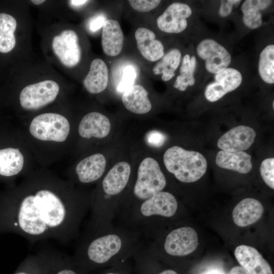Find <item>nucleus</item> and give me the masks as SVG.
Instances as JSON below:
<instances>
[{
  "label": "nucleus",
  "instance_id": "obj_1",
  "mask_svg": "<svg viewBox=\"0 0 274 274\" xmlns=\"http://www.w3.org/2000/svg\"><path fill=\"white\" fill-rule=\"evenodd\" d=\"M89 211V200L72 183L40 167L0 195V234L66 244L79 238Z\"/></svg>",
  "mask_w": 274,
  "mask_h": 274
},
{
  "label": "nucleus",
  "instance_id": "obj_2",
  "mask_svg": "<svg viewBox=\"0 0 274 274\" xmlns=\"http://www.w3.org/2000/svg\"><path fill=\"white\" fill-rule=\"evenodd\" d=\"M140 237L134 232L113 224L85 229L76 248L75 257L83 265L91 267L118 265L141 250Z\"/></svg>",
  "mask_w": 274,
  "mask_h": 274
},
{
  "label": "nucleus",
  "instance_id": "obj_3",
  "mask_svg": "<svg viewBox=\"0 0 274 274\" xmlns=\"http://www.w3.org/2000/svg\"><path fill=\"white\" fill-rule=\"evenodd\" d=\"M24 136L37 165L47 167L63 159L70 149L73 124L56 112L39 113L22 124Z\"/></svg>",
  "mask_w": 274,
  "mask_h": 274
},
{
  "label": "nucleus",
  "instance_id": "obj_4",
  "mask_svg": "<svg viewBox=\"0 0 274 274\" xmlns=\"http://www.w3.org/2000/svg\"><path fill=\"white\" fill-rule=\"evenodd\" d=\"M178 207L177 200L172 193L159 191L138 204L118 225L145 237L156 217H172Z\"/></svg>",
  "mask_w": 274,
  "mask_h": 274
},
{
  "label": "nucleus",
  "instance_id": "obj_5",
  "mask_svg": "<svg viewBox=\"0 0 274 274\" xmlns=\"http://www.w3.org/2000/svg\"><path fill=\"white\" fill-rule=\"evenodd\" d=\"M37 165L21 128L13 143L0 148V179L24 177Z\"/></svg>",
  "mask_w": 274,
  "mask_h": 274
},
{
  "label": "nucleus",
  "instance_id": "obj_6",
  "mask_svg": "<svg viewBox=\"0 0 274 274\" xmlns=\"http://www.w3.org/2000/svg\"><path fill=\"white\" fill-rule=\"evenodd\" d=\"M163 162L167 170L183 183L197 181L207 169V160L200 153L186 150L177 146L165 151Z\"/></svg>",
  "mask_w": 274,
  "mask_h": 274
},
{
  "label": "nucleus",
  "instance_id": "obj_7",
  "mask_svg": "<svg viewBox=\"0 0 274 274\" xmlns=\"http://www.w3.org/2000/svg\"><path fill=\"white\" fill-rule=\"evenodd\" d=\"M166 184L165 177L157 161L153 158L146 157L138 168L133 194L142 202L157 192L162 191Z\"/></svg>",
  "mask_w": 274,
  "mask_h": 274
},
{
  "label": "nucleus",
  "instance_id": "obj_8",
  "mask_svg": "<svg viewBox=\"0 0 274 274\" xmlns=\"http://www.w3.org/2000/svg\"><path fill=\"white\" fill-rule=\"evenodd\" d=\"M59 91L58 84L51 80L30 84L20 91L19 104L21 109L26 112H35L54 101Z\"/></svg>",
  "mask_w": 274,
  "mask_h": 274
},
{
  "label": "nucleus",
  "instance_id": "obj_9",
  "mask_svg": "<svg viewBox=\"0 0 274 274\" xmlns=\"http://www.w3.org/2000/svg\"><path fill=\"white\" fill-rule=\"evenodd\" d=\"M196 53L204 61L207 72L214 75L228 67L231 62L228 51L212 39L207 38L200 41L196 46Z\"/></svg>",
  "mask_w": 274,
  "mask_h": 274
},
{
  "label": "nucleus",
  "instance_id": "obj_10",
  "mask_svg": "<svg viewBox=\"0 0 274 274\" xmlns=\"http://www.w3.org/2000/svg\"><path fill=\"white\" fill-rule=\"evenodd\" d=\"M198 245L195 230L191 227H181L173 230L166 236L163 248L168 255L181 257L193 252Z\"/></svg>",
  "mask_w": 274,
  "mask_h": 274
},
{
  "label": "nucleus",
  "instance_id": "obj_11",
  "mask_svg": "<svg viewBox=\"0 0 274 274\" xmlns=\"http://www.w3.org/2000/svg\"><path fill=\"white\" fill-rule=\"evenodd\" d=\"M243 80V75L239 71L227 67L215 75L213 81L206 87L204 96L209 101H217L228 93L236 89L241 85Z\"/></svg>",
  "mask_w": 274,
  "mask_h": 274
},
{
  "label": "nucleus",
  "instance_id": "obj_12",
  "mask_svg": "<svg viewBox=\"0 0 274 274\" xmlns=\"http://www.w3.org/2000/svg\"><path fill=\"white\" fill-rule=\"evenodd\" d=\"M52 45L55 54L64 66L72 67L80 62L81 48L78 35L73 30H65L55 36Z\"/></svg>",
  "mask_w": 274,
  "mask_h": 274
},
{
  "label": "nucleus",
  "instance_id": "obj_13",
  "mask_svg": "<svg viewBox=\"0 0 274 274\" xmlns=\"http://www.w3.org/2000/svg\"><path fill=\"white\" fill-rule=\"evenodd\" d=\"M192 14V9L188 5L173 3L157 18V27L166 33H181L187 28L188 19Z\"/></svg>",
  "mask_w": 274,
  "mask_h": 274
},
{
  "label": "nucleus",
  "instance_id": "obj_14",
  "mask_svg": "<svg viewBox=\"0 0 274 274\" xmlns=\"http://www.w3.org/2000/svg\"><path fill=\"white\" fill-rule=\"evenodd\" d=\"M106 166L105 156L95 153L79 160L69 175H74L68 181L76 180L82 184H88L97 181L103 175Z\"/></svg>",
  "mask_w": 274,
  "mask_h": 274
},
{
  "label": "nucleus",
  "instance_id": "obj_15",
  "mask_svg": "<svg viewBox=\"0 0 274 274\" xmlns=\"http://www.w3.org/2000/svg\"><path fill=\"white\" fill-rule=\"evenodd\" d=\"M256 133L253 128L245 126H236L222 135L217 142L223 151L235 152L249 149L253 144Z\"/></svg>",
  "mask_w": 274,
  "mask_h": 274
},
{
  "label": "nucleus",
  "instance_id": "obj_16",
  "mask_svg": "<svg viewBox=\"0 0 274 274\" xmlns=\"http://www.w3.org/2000/svg\"><path fill=\"white\" fill-rule=\"evenodd\" d=\"M111 123L107 116L97 112H89L80 120L77 127L80 138L90 140L101 139L109 133Z\"/></svg>",
  "mask_w": 274,
  "mask_h": 274
},
{
  "label": "nucleus",
  "instance_id": "obj_17",
  "mask_svg": "<svg viewBox=\"0 0 274 274\" xmlns=\"http://www.w3.org/2000/svg\"><path fill=\"white\" fill-rule=\"evenodd\" d=\"M237 261L249 274H272L270 266L254 248L240 245L234 250Z\"/></svg>",
  "mask_w": 274,
  "mask_h": 274
},
{
  "label": "nucleus",
  "instance_id": "obj_18",
  "mask_svg": "<svg viewBox=\"0 0 274 274\" xmlns=\"http://www.w3.org/2000/svg\"><path fill=\"white\" fill-rule=\"evenodd\" d=\"M134 35L137 48L145 59L155 62L164 55L163 45L161 42L156 39L153 31L142 27L136 30Z\"/></svg>",
  "mask_w": 274,
  "mask_h": 274
},
{
  "label": "nucleus",
  "instance_id": "obj_19",
  "mask_svg": "<svg viewBox=\"0 0 274 274\" xmlns=\"http://www.w3.org/2000/svg\"><path fill=\"white\" fill-rule=\"evenodd\" d=\"M263 211V207L259 201L253 198H246L235 206L232 212V218L236 225L245 227L259 220Z\"/></svg>",
  "mask_w": 274,
  "mask_h": 274
},
{
  "label": "nucleus",
  "instance_id": "obj_20",
  "mask_svg": "<svg viewBox=\"0 0 274 274\" xmlns=\"http://www.w3.org/2000/svg\"><path fill=\"white\" fill-rule=\"evenodd\" d=\"M102 28L101 45L104 53L110 56L119 55L124 43V35L119 22L107 19Z\"/></svg>",
  "mask_w": 274,
  "mask_h": 274
},
{
  "label": "nucleus",
  "instance_id": "obj_21",
  "mask_svg": "<svg viewBox=\"0 0 274 274\" xmlns=\"http://www.w3.org/2000/svg\"><path fill=\"white\" fill-rule=\"evenodd\" d=\"M251 156L244 151L235 152L221 150L216 155L215 162L220 167L247 174L252 168Z\"/></svg>",
  "mask_w": 274,
  "mask_h": 274
},
{
  "label": "nucleus",
  "instance_id": "obj_22",
  "mask_svg": "<svg viewBox=\"0 0 274 274\" xmlns=\"http://www.w3.org/2000/svg\"><path fill=\"white\" fill-rule=\"evenodd\" d=\"M148 92L142 85H133L123 93L122 101L129 111L138 114L148 113L152 108Z\"/></svg>",
  "mask_w": 274,
  "mask_h": 274
},
{
  "label": "nucleus",
  "instance_id": "obj_23",
  "mask_svg": "<svg viewBox=\"0 0 274 274\" xmlns=\"http://www.w3.org/2000/svg\"><path fill=\"white\" fill-rule=\"evenodd\" d=\"M108 83V69L106 63L101 59H94L83 80L85 88L90 93L97 94L106 89Z\"/></svg>",
  "mask_w": 274,
  "mask_h": 274
},
{
  "label": "nucleus",
  "instance_id": "obj_24",
  "mask_svg": "<svg viewBox=\"0 0 274 274\" xmlns=\"http://www.w3.org/2000/svg\"><path fill=\"white\" fill-rule=\"evenodd\" d=\"M273 1L270 0H246L241 5L243 22L250 29L259 28L263 23L262 12L268 9Z\"/></svg>",
  "mask_w": 274,
  "mask_h": 274
},
{
  "label": "nucleus",
  "instance_id": "obj_25",
  "mask_svg": "<svg viewBox=\"0 0 274 274\" xmlns=\"http://www.w3.org/2000/svg\"><path fill=\"white\" fill-rule=\"evenodd\" d=\"M182 53L178 49H173L164 54L154 65L153 72L155 75H161L163 81H168L175 76V72L179 67Z\"/></svg>",
  "mask_w": 274,
  "mask_h": 274
},
{
  "label": "nucleus",
  "instance_id": "obj_26",
  "mask_svg": "<svg viewBox=\"0 0 274 274\" xmlns=\"http://www.w3.org/2000/svg\"><path fill=\"white\" fill-rule=\"evenodd\" d=\"M196 65V57L189 54H185L182 58L179 75L174 82V87L180 91H184L189 86H193L195 83Z\"/></svg>",
  "mask_w": 274,
  "mask_h": 274
},
{
  "label": "nucleus",
  "instance_id": "obj_27",
  "mask_svg": "<svg viewBox=\"0 0 274 274\" xmlns=\"http://www.w3.org/2000/svg\"><path fill=\"white\" fill-rule=\"evenodd\" d=\"M16 27L17 21L14 17L8 14L0 13V52L6 53L14 48Z\"/></svg>",
  "mask_w": 274,
  "mask_h": 274
},
{
  "label": "nucleus",
  "instance_id": "obj_28",
  "mask_svg": "<svg viewBox=\"0 0 274 274\" xmlns=\"http://www.w3.org/2000/svg\"><path fill=\"white\" fill-rule=\"evenodd\" d=\"M258 71L260 77L265 83H274V45H267L259 56Z\"/></svg>",
  "mask_w": 274,
  "mask_h": 274
},
{
  "label": "nucleus",
  "instance_id": "obj_29",
  "mask_svg": "<svg viewBox=\"0 0 274 274\" xmlns=\"http://www.w3.org/2000/svg\"><path fill=\"white\" fill-rule=\"evenodd\" d=\"M136 77L137 72L134 67L131 65L126 66L123 70L121 79L116 87L117 91L123 93L133 85Z\"/></svg>",
  "mask_w": 274,
  "mask_h": 274
},
{
  "label": "nucleus",
  "instance_id": "obj_30",
  "mask_svg": "<svg viewBox=\"0 0 274 274\" xmlns=\"http://www.w3.org/2000/svg\"><path fill=\"white\" fill-rule=\"evenodd\" d=\"M260 175L265 184L274 189V158L263 160L260 166Z\"/></svg>",
  "mask_w": 274,
  "mask_h": 274
},
{
  "label": "nucleus",
  "instance_id": "obj_31",
  "mask_svg": "<svg viewBox=\"0 0 274 274\" xmlns=\"http://www.w3.org/2000/svg\"><path fill=\"white\" fill-rule=\"evenodd\" d=\"M129 4L134 10L146 12L155 9L161 3L159 0H130Z\"/></svg>",
  "mask_w": 274,
  "mask_h": 274
},
{
  "label": "nucleus",
  "instance_id": "obj_32",
  "mask_svg": "<svg viewBox=\"0 0 274 274\" xmlns=\"http://www.w3.org/2000/svg\"><path fill=\"white\" fill-rule=\"evenodd\" d=\"M166 135L158 130H151L146 135V141L148 144L153 147H160L165 142Z\"/></svg>",
  "mask_w": 274,
  "mask_h": 274
},
{
  "label": "nucleus",
  "instance_id": "obj_33",
  "mask_svg": "<svg viewBox=\"0 0 274 274\" xmlns=\"http://www.w3.org/2000/svg\"><path fill=\"white\" fill-rule=\"evenodd\" d=\"M242 2L241 0H226L221 1L219 9V15L221 17L228 16L235 7H237Z\"/></svg>",
  "mask_w": 274,
  "mask_h": 274
},
{
  "label": "nucleus",
  "instance_id": "obj_34",
  "mask_svg": "<svg viewBox=\"0 0 274 274\" xmlns=\"http://www.w3.org/2000/svg\"><path fill=\"white\" fill-rule=\"evenodd\" d=\"M107 20L106 17L103 14L95 16L90 19L88 23L89 30L92 32H95L102 27Z\"/></svg>",
  "mask_w": 274,
  "mask_h": 274
},
{
  "label": "nucleus",
  "instance_id": "obj_35",
  "mask_svg": "<svg viewBox=\"0 0 274 274\" xmlns=\"http://www.w3.org/2000/svg\"><path fill=\"white\" fill-rule=\"evenodd\" d=\"M135 272L136 274H178L176 271L171 269H166L157 273L153 272L137 261Z\"/></svg>",
  "mask_w": 274,
  "mask_h": 274
},
{
  "label": "nucleus",
  "instance_id": "obj_36",
  "mask_svg": "<svg viewBox=\"0 0 274 274\" xmlns=\"http://www.w3.org/2000/svg\"><path fill=\"white\" fill-rule=\"evenodd\" d=\"M125 262L108 267L101 274H132L125 265Z\"/></svg>",
  "mask_w": 274,
  "mask_h": 274
},
{
  "label": "nucleus",
  "instance_id": "obj_37",
  "mask_svg": "<svg viewBox=\"0 0 274 274\" xmlns=\"http://www.w3.org/2000/svg\"><path fill=\"white\" fill-rule=\"evenodd\" d=\"M55 274H80L78 271L71 267H64L59 270Z\"/></svg>",
  "mask_w": 274,
  "mask_h": 274
},
{
  "label": "nucleus",
  "instance_id": "obj_38",
  "mask_svg": "<svg viewBox=\"0 0 274 274\" xmlns=\"http://www.w3.org/2000/svg\"><path fill=\"white\" fill-rule=\"evenodd\" d=\"M86 0H71L69 1L71 6L74 8H79L89 2Z\"/></svg>",
  "mask_w": 274,
  "mask_h": 274
},
{
  "label": "nucleus",
  "instance_id": "obj_39",
  "mask_svg": "<svg viewBox=\"0 0 274 274\" xmlns=\"http://www.w3.org/2000/svg\"><path fill=\"white\" fill-rule=\"evenodd\" d=\"M229 274H249L242 267L236 266L233 267L230 270Z\"/></svg>",
  "mask_w": 274,
  "mask_h": 274
},
{
  "label": "nucleus",
  "instance_id": "obj_40",
  "mask_svg": "<svg viewBox=\"0 0 274 274\" xmlns=\"http://www.w3.org/2000/svg\"><path fill=\"white\" fill-rule=\"evenodd\" d=\"M203 274H225L224 272L217 269H212L206 271Z\"/></svg>",
  "mask_w": 274,
  "mask_h": 274
},
{
  "label": "nucleus",
  "instance_id": "obj_41",
  "mask_svg": "<svg viewBox=\"0 0 274 274\" xmlns=\"http://www.w3.org/2000/svg\"><path fill=\"white\" fill-rule=\"evenodd\" d=\"M31 2L36 5H39L43 3L45 1L44 0H32Z\"/></svg>",
  "mask_w": 274,
  "mask_h": 274
},
{
  "label": "nucleus",
  "instance_id": "obj_42",
  "mask_svg": "<svg viewBox=\"0 0 274 274\" xmlns=\"http://www.w3.org/2000/svg\"><path fill=\"white\" fill-rule=\"evenodd\" d=\"M14 274H35V273L30 271L22 270V271H18L15 273Z\"/></svg>",
  "mask_w": 274,
  "mask_h": 274
},
{
  "label": "nucleus",
  "instance_id": "obj_43",
  "mask_svg": "<svg viewBox=\"0 0 274 274\" xmlns=\"http://www.w3.org/2000/svg\"><path fill=\"white\" fill-rule=\"evenodd\" d=\"M272 108L274 109V101H272Z\"/></svg>",
  "mask_w": 274,
  "mask_h": 274
}]
</instances>
